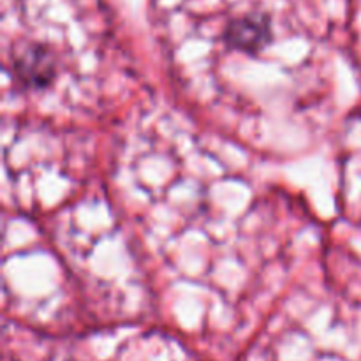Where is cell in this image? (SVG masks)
Segmentation results:
<instances>
[{"label":"cell","mask_w":361,"mask_h":361,"mask_svg":"<svg viewBox=\"0 0 361 361\" xmlns=\"http://www.w3.org/2000/svg\"><path fill=\"white\" fill-rule=\"evenodd\" d=\"M56 56L42 44H25L13 53V69L16 80L27 88L41 90L51 85L56 78Z\"/></svg>","instance_id":"6da1fadb"},{"label":"cell","mask_w":361,"mask_h":361,"mask_svg":"<svg viewBox=\"0 0 361 361\" xmlns=\"http://www.w3.org/2000/svg\"><path fill=\"white\" fill-rule=\"evenodd\" d=\"M271 35L270 18L263 13H249L229 21L224 30V42L228 48L254 55L267 48Z\"/></svg>","instance_id":"7a4b0ae2"}]
</instances>
